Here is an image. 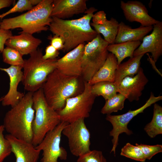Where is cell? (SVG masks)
Segmentation results:
<instances>
[{"instance_id": "39", "label": "cell", "mask_w": 162, "mask_h": 162, "mask_svg": "<svg viewBox=\"0 0 162 162\" xmlns=\"http://www.w3.org/2000/svg\"><path fill=\"white\" fill-rule=\"evenodd\" d=\"M2 99H3V97L0 98V102L1 101H2Z\"/></svg>"}, {"instance_id": "21", "label": "cell", "mask_w": 162, "mask_h": 162, "mask_svg": "<svg viewBox=\"0 0 162 162\" xmlns=\"http://www.w3.org/2000/svg\"><path fill=\"white\" fill-rule=\"evenodd\" d=\"M118 66L115 55L109 53L104 64L88 82L91 85L101 81L114 82L115 72Z\"/></svg>"}, {"instance_id": "3", "label": "cell", "mask_w": 162, "mask_h": 162, "mask_svg": "<svg viewBox=\"0 0 162 162\" xmlns=\"http://www.w3.org/2000/svg\"><path fill=\"white\" fill-rule=\"evenodd\" d=\"M80 77L65 74L56 69L50 74L41 88L49 105L59 110L68 98L81 93Z\"/></svg>"}, {"instance_id": "4", "label": "cell", "mask_w": 162, "mask_h": 162, "mask_svg": "<svg viewBox=\"0 0 162 162\" xmlns=\"http://www.w3.org/2000/svg\"><path fill=\"white\" fill-rule=\"evenodd\" d=\"M53 0H42L28 12L17 16L4 19L0 22L2 28H20L22 32L32 34L46 31L52 21L50 15Z\"/></svg>"}, {"instance_id": "33", "label": "cell", "mask_w": 162, "mask_h": 162, "mask_svg": "<svg viewBox=\"0 0 162 162\" xmlns=\"http://www.w3.org/2000/svg\"><path fill=\"white\" fill-rule=\"evenodd\" d=\"M136 146L139 147L144 154L146 159L150 160L156 154L162 152V145L157 144L149 145L136 143Z\"/></svg>"}, {"instance_id": "24", "label": "cell", "mask_w": 162, "mask_h": 162, "mask_svg": "<svg viewBox=\"0 0 162 162\" xmlns=\"http://www.w3.org/2000/svg\"><path fill=\"white\" fill-rule=\"evenodd\" d=\"M119 23L115 18L112 17L110 20H107L102 24L97 25L90 23L91 26L98 34H102L104 39L109 44L115 43L117 35Z\"/></svg>"}, {"instance_id": "31", "label": "cell", "mask_w": 162, "mask_h": 162, "mask_svg": "<svg viewBox=\"0 0 162 162\" xmlns=\"http://www.w3.org/2000/svg\"><path fill=\"white\" fill-rule=\"evenodd\" d=\"M77 162H107V161L101 151L94 150L79 157Z\"/></svg>"}, {"instance_id": "16", "label": "cell", "mask_w": 162, "mask_h": 162, "mask_svg": "<svg viewBox=\"0 0 162 162\" xmlns=\"http://www.w3.org/2000/svg\"><path fill=\"white\" fill-rule=\"evenodd\" d=\"M22 67L10 65L7 68H0V70L6 72L10 78V87L8 93L3 98L2 104L3 106H10L11 107L18 103L25 95L17 90L20 82L23 77Z\"/></svg>"}, {"instance_id": "7", "label": "cell", "mask_w": 162, "mask_h": 162, "mask_svg": "<svg viewBox=\"0 0 162 162\" xmlns=\"http://www.w3.org/2000/svg\"><path fill=\"white\" fill-rule=\"evenodd\" d=\"M84 88L80 94L68 98L64 106L56 111L61 121L70 123L77 120L89 117L96 96L91 91V85L84 81Z\"/></svg>"}, {"instance_id": "22", "label": "cell", "mask_w": 162, "mask_h": 162, "mask_svg": "<svg viewBox=\"0 0 162 162\" xmlns=\"http://www.w3.org/2000/svg\"><path fill=\"white\" fill-rule=\"evenodd\" d=\"M143 56L140 55L133 56L118 66L115 72L114 81L117 87L125 77H133L137 74L140 68L141 60Z\"/></svg>"}, {"instance_id": "14", "label": "cell", "mask_w": 162, "mask_h": 162, "mask_svg": "<svg viewBox=\"0 0 162 162\" xmlns=\"http://www.w3.org/2000/svg\"><path fill=\"white\" fill-rule=\"evenodd\" d=\"M85 44H81L57 59L56 69L65 74L81 77L82 75V58Z\"/></svg>"}, {"instance_id": "12", "label": "cell", "mask_w": 162, "mask_h": 162, "mask_svg": "<svg viewBox=\"0 0 162 162\" xmlns=\"http://www.w3.org/2000/svg\"><path fill=\"white\" fill-rule=\"evenodd\" d=\"M153 27L152 33L144 37L140 46L134 51L133 56L150 52L155 63L162 54V22Z\"/></svg>"}, {"instance_id": "20", "label": "cell", "mask_w": 162, "mask_h": 162, "mask_svg": "<svg viewBox=\"0 0 162 162\" xmlns=\"http://www.w3.org/2000/svg\"><path fill=\"white\" fill-rule=\"evenodd\" d=\"M153 26H140L133 28L123 22L119 24L117 35L115 43L118 44L128 41H142L143 38L153 29Z\"/></svg>"}, {"instance_id": "26", "label": "cell", "mask_w": 162, "mask_h": 162, "mask_svg": "<svg viewBox=\"0 0 162 162\" xmlns=\"http://www.w3.org/2000/svg\"><path fill=\"white\" fill-rule=\"evenodd\" d=\"M92 93L96 96H102L105 100L115 95L118 92V87L114 82L109 81H101L91 86Z\"/></svg>"}, {"instance_id": "35", "label": "cell", "mask_w": 162, "mask_h": 162, "mask_svg": "<svg viewBox=\"0 0 162 162\" xmlns=\"http://www.w3.org/2000/svg\"><path fill=\"white\" fill-rule=\"evenodd\" d=\"M48 38L51 41L50 45L56 49L58 51L63 50L64 42L62 37L59 36L54 35L52 37L50 36Z\"/></svg>"}, {"instance_id": "5", "label": "cell", "mask_w": 162, "mask_h": 162, "mask_svg": "<svg viewBox=\"0 0 162 162\" xmlns=\"http://www.w3.org/2000/svg\"><path fill=\"white\" fill-rule=\"evenodd\" d=\"M33 102L35 115L32 125V143L35 147L61 121L57 112L47 103L42 88L33 93Z\"/></svg>"}, {"instance_id": "23", "label": "cell", "mask_w": 162, "mask_h": 162, "mask_svg": "<svg viewBox=\"0 0 162 162\" xmlns=\"http://www.w3.org/2000/svg\"><path fill=\"white\" fill-rule=\"evenodd\" d=\"M141 41H128L118 44H109L107 50L114 54L116 57L118 65L125 58L133 57L135 50L140 46Z\"/></svg>"}, {"instance_id": "11", "label": "cell", "mask_w": 162, "mask_h": 162, "mask_svg": "<svg viewBox=\"0 0 162 162\" xmlns=\"http://www.w3.org/2000/svg\"><path fill=\"white\" fill-rule=\"evenodd\" d=\"M69 123L61 122L53 130L48 132L42 142L35 148L43 151L41 162H58V158L66 160L67 152L60 146L62 131Z\"/></svg>"}, {"instance_id": "17", "label": "cell", "mask_w": 162, "mask_h": 162, "mask_svg": "<svg viewBox=\"0 0 162 162\" xmlns=\"http://www.w3.org/2000/svg\"><path fill=\"white\" fill-rule=\"evenodd\" d=\"M9 142L11 152L16 158V162H37L40 151L31 143L18 139L8 134L4 136Z\"/></svg>"}, {"instance_id": "10", "label": "cell", "mask_w": 162, "mask_h": 162, "mask_svg": "<svg viewBox=\"0 0 162 162\" xmlns=\"http://www.w3.org/2000/svg\"><path fill=\"white\" fill-rule=\"evenodd\" d=\"M162 96L155 97L151 92L149 98L142 106L136 110H129L126 113L118 115H107L106 119L112 124V129L110 132V135L112 137V147L110 153L113 152L116 156V148L118 145V136L121 134L125 133L128 135L133 134L132 131L128 128V125L130 121L138 114L143 112L144 110L152 104L161 100Z\"/></svg>"}, {"instance_id": "13", "label": "cell", "mask_w": 162, "mask_h": 162, "mask_svg": "<svg viewBox=\"0 0 162 162\" xmlns=\"http://www.w3.org/2000/svg\"><path fill=\"white\" fill-rule=\"evenodd\" d=\"M120 7L126 20L129 22L140 23L145 27L153 26L160 21L156 20L149 15L148 11L142 3L137 1H121Z\"/></svg>"}, {"instance_id": "25", "label": "cell", "mask_w": 162, "mask_h": 162, "mask_svg": "<svg viewBox=\"0 0 162 162\" xmlns=\"http://www.w3.org/2000/svg\"><path fill=\"white\" fill-rule=\"evenodd\" d=\"M144 130L151 138L162 134V107L158 104H154L152 119L146 125Z\"/></svg>"}, {"instance_id": "38", "label": "cell", "mask_w": 162, "mask_h": 162, "mask_svg": "<svg viewBox=\"0 0 162 162\" xmlns=\"http://www.w3.org/2000/svg\"><path fill=\"white\" fill-rule=\"evenodd\" d=\"M15 1L13 0H0V9L9 7Z\"/></svg>"}, {"instance_id": "9", "label": "cell", "mask_w": 162, "mask_h": 162, "mask_svg": "<svg viewBox=\"0 0 162 162\" xmlns=\"http://www.w3.org/2000/svg\"><path fill=\"white\" fill-rule=\"evenodd\" d=\"M84 119L81 118L69 123L62 132L68 139L70 152L77 157L91 151L90 134L85 123Z\"/></svg>"}, {"instance_id": "37", "label": "cell", "mask_w": 162, "mask_h": 162, "mask_svg": "<svg viewBox=\"0 0 162 162\" xmlns=\"http://www.w3.org/2000/svg\"><path fill=\"white\" fill-rule=\"evenodd\" d=\"M92 19V22L97 25L102 24L107 20L106 14L103 10L98 11L94 14Z\"/></svg>"}, {"instance_id": "18", "label": "cell", "mask_w": 162, "mask_h": 162, "mask_svg": "<svg viewBox=\"0 0 162 162\" xmlns=\"http://www.w3.org/2000/svg\"><path fill=\"white\" fill-rule=\"evenodd\" d=\"M86 0H53L51 17L65 20L84 13L87 10Z\"/></svg>"}, {"instance_id": "8", "label": "cell", "mask_w": 162, "mask_h": 162, "mask_svg": "<svg viewBox=\"0 0 162 162\" xmlns=\"http://www.w3.org/2000/svg\"><path fill=\"white\" fill-rule=\"evenodd\" d=\"M109 44L100 34L85 44L82 58V75L83 81L89 82L105 63L109 53Z\"/></svg>"}, {"instance_id": "36", "label": "cell", "mask_w": 162, "mask_h": 162, "mask_svg": "<svg viewBox=\"0 0 162 162\" xmlns=\"http://www.w3.org/2000/svg\"><path fill=\"white\" fill-rule=\"evenodd\" d=\"M59 54V51L50 45L46 47L45 53L43 55V58L44 60L55 59L57 58Z\"/></svg>"}, {"instance_id": "2", "label": "cell", "mask_w": 162, "mask_h": 162, "mask_svg": "<svg viewBox=\"0 0 162 162\" xmlns=\"http://www.w3.org/2000/svg\"><path fill=\"white\" fill-rule=\"evenodd\" d=\"M33 94L28 92L18 103L11 107L5 115L3 125L9 134L31 143L32 125L35 115Z\"/></svg>"}, {"instance_id": "19", "label": "cell", "mask_w": 162, "mask_h": 162, "mask_svg": "<svg viewBox=\"0 0 162 162\" xmlns=\"http://www.w3.org/2000/svg\"><path fill=\"white\" fill-rule=\"evenodd\" d=\"M41 43L40 39L32 34L22 32L20 34L13 35L8 39L5 45L16 50L23 56L36 51Z\"/></svg>"}, {"instance_id": "34", "label": "cell", "mask_w": 162, "mask_h": 162, "mask_svg": "<svg viewBox=\"0 0 162 162\" xmlns=\"http://www.w3.org/2000/svg\"><path fill=\"white\" fill-rule=\"evenodd\" d=\"M12 31L10 30L3 29L0 26V52H2L6 41L12 37Z\"/></svg>"}, {"instance_id": "28", "label": "cell", "mask_w": 162, "mask_h": 162, "mask_svg": "<svg viewBox=\"0 0 162 162\" xmlns=\"http://www.w3.org/2000/svg\"><path fill=\"white\" fill-rule=\"evenodd\" d=\"M3 62L5 63L14 66L22 67L24 59L22 55L16 50L7 46L2 52Z\"/></svg>"}, {"instance_id": "15", "label": "cell", "mask_w": 162, "mask_h": 162, "mask_svg": "<svg viewBox=\"0 0 162 162\" xmlns=\"http://www.w3.org/2000/svg\"><path fill=\"white\" fill-rule=\"evenodd\" d=\"M148 81L143 69L140 67L135 76H127L123 79L118 87V92L130 102L138 100Z\"/></svg>"}, {"instance_id": "6", "label": "cell", "mask_w": 162, "mask_h": 162, "mask_svg": "<svg viewBox=\"0 0 162 162\" xmlns=\"http://www.w3.org/2000/svg\"><path fill=\"white\" fill-rule=\"evenodd\" d=\"M24 59L22 81L25 89L34 92L42 87L48 76L56 69L57 58L44 60L42 50H37Z\"/></svg>"}, {"instance_id": "30", "label": "cell", "mask_w": 162, "mask_h": 162, "mask_svg": "<svg viewBox=\"0 0 162 162\" xmlns=\"http://www.w3.org/2000/svg\"><path fill=\"white\" fill-rule=\"evenodd\" d=\"M37 1L35 0H19L15 5L6 12L0 14V18L2 19L7 15L16 12H22L29 10L36 5Z\"/></svg>"}, {"instance_id": "27", "label": "cell", "mask_w": 162, "mask_h": 162, "mask_svg": "<svg viewBox=\"0 0 162 162\" xmlns=\"http://www.w3.org/2000/svg\"><path fill=\"white\" fill-rule=\"evenodd\" d=\"M126 99L123 95L119 93L117 94L113 97L105 100V104L101 110V113L110 115L112 112L122 110L124 107Z\"/></svg>"}, {"instance_id": "1", "label": "cell", "mask_w": 162, "mask_h": 162, "mask_svg": "<svg viewBox=\"0 0 162 162\" xmlns=\"http://www.w3.org/2000/svg\"><path fill=\"white\" fill-rule=\"evenodd\" d=\"M97 10L91 7L87 9L83 16L76 19L63 20L52 17L49 29L54 35L63 39L64 52H68L81 44L91 41L98 34L90 25L94 13Z\"/></svg>"}, {"instance_id": "29", "label": "cell", "mask_w": 162, "mask_h": 162, "mask_svg": "<svg viewBox=\"0 0 162 162\" xmlns=\"http://www.w3.org/2000/svg\"><path fill=\"white\" fill-rule=\"evenodd\" d=\"M121 155L142 162L146 159L141 149L138 147L127 143L122 148Z\"/></svg>"}, {"instance_id": "32", "label": "cell", "mask_w": 162, "mask_h": 162, "mask_svg": "<svg viewBox=\"0 0 162 162\" xmlns=\"http://www.w3.org/2000/svg\"><path fill=\"white\" fill-rule=\"evenodd\" d=\"M4 130L3 125L0 126V162H3L4 159L9 156L11 152L10 144L4 136Z\"/></svg>"}]
</instances>
